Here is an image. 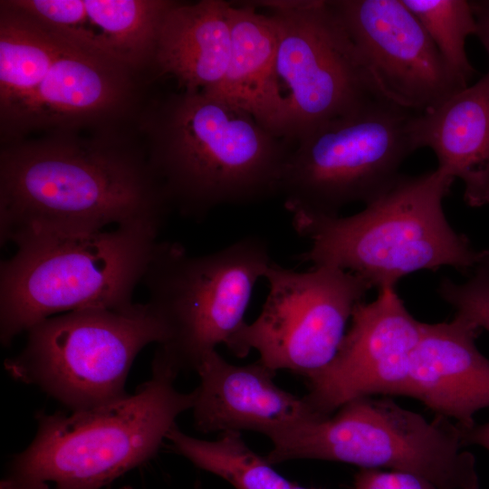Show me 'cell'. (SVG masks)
Instances as JSON below:
<instances>
[{
	"label": "cell",
	"instance_id": "1",
	"mask_svg": "<svg viewBox=\"0 0 489 489\" xmlns=\"http://www.w3.org/2000/svg\"><path fill=\"white\" fill-rule=\"evenodd\" d=\"M170 205L146 151L114 129L56 132L3 144L1 243L117 226L159 231Z\"/></svg>",
	"mask_w": 489,
	"mask_h": 489
},
{
	"label": "cell",
	"instance_id": "2",
	"mask_svg": "<svg viewBox=\"0 0 489 489\" xmlns=\"http://www.w3.org/2000/svg\"><path fill=\"white\" fill-rule=\"evenodd\" d=\"M139 126L170 206L196 218L219 206L279 193L293 147L244 109L204 91H179L154 101Z\"/></svg>",
	"mask_w": 489,
	"mask_h": 489
},
{
	"label": "cell",
	"instance_id": "3",
	"mask_svg": "<svg viewBox=\"0 0 489 489\" xmlns=\"http://www.w3.org/2000/svg\"><path fill=\"white\" fill-rule=\"evenodd\" d=\"M135 71L0 2L2 144L114 129L136 112Z\"/></svg>",
	"mask_w": 489,
	"mask_h": 489
},
{
	"label": "cell",
	"instance_id": "4",
	"mask_svg": "<svg viewBox=\"0 0 489 489\" xmlns=\"http://www.w3.org/2000/svg\"><path fill=\"white\" fill-rule=\"evenodd\" d=\"M454 180L437 168L417 177L401 175L360 213L292 219L311 243L298 259L350 272L378 291L421 270L474 271L489 251L475 249L446 220L443 200Z\"/></svg>",
	"mask_w": 489,
	"mask_h": 489
},
{
	"label": "cell",
	"instance_id": "5",
	"mask_svg": "<svg viewBox=\"0 0 489 489\" xmlns=\"http://www.w3.org/2000/svg\"><path fill=\"white\" fill-rule=\"evenodd\" d=\"M177 374L152 361L151 379L134 394L72 411L39 412L31 444L14 455L0 489H102L152 458L195 391L177 390Z\"/></svg>",
	"mask_w": 489,
	"mask_h": 489
},
{
	"label": "cell",
	"instance_id": "6",
	"mask_svg": "<svg viewBox=\"0 0 489 489\" xmlns=\"http://www.w3.org/2000/svg\"><path fill=\"white\" fill-rule=\"evenodd\" d=\"M158 230L117 226L28 235L0 266V340L8 345L59 312L127 311L158 244Z\"/></svg>",
	"mask_w": 489,
	"mask_h": 489
},
{
	"label": "cell",
	"instance_id": "7",
	"mask_svg": "<svg viewBox=\"0 0 489 489\" xmlns=\"http://www.w3.org/2000/svg\"><path fill=\"white\" fill-rule=\"evenodd\" d=\"M373 397L275 433L266 459L273 465L314 459L382 467L421 477L436 489H479L475 458L454 422L427 420L391 398Z\"/></svg>",
	"mask_w": 489,
	"mask_h": 489
},
{
	"label": "cell",
	"instance_id": "8",
	"mask_svg": "<svg viewBox=\"0 0 489 489\" xmlns=\"http://www.w3.org/2000/svg\"><path fill=\"white\" fill-rule=\"evenodd\" d=\"M273 261L259 236H246L210 254L191 255L177 243L158 242L143 278L148 303L167 326L154 358L177 374L227 346L246 322L256 283Z\"/></svg>",
	"mask_w": 489,
	"mask_h": 489
},
{
	"label": "cell",
	"instance_id": "9",
	"mask_svg": "<svg viewBox=\"0 0 489 489\" xmlns=\"http://www.w3.org/2000/svg\"><path fill=\"white\" fill-rule=\"evenodd\" d=\"M27 332L22 351L5 361L6 372L40 388L72 411L127 396V377L138 353L168 339L165 322L148 302L127 311L66 312Z\"/></svg>",
	"mask_w": 489,
	"mask_h": 489
},
{
	"label": "cell",
	"instance_id": "10",
	"mask_svg": "<svg viewBox=\"0 0 489 489\" xmlns=\"http://www.w3.org/2000/svg\"><path fill=\"white\" fill-rule=\"evenodd\" d=\"M414 114L390 101L368 105L317 127L293 144L279 193L292 218L339 216L374 200L401 176L413 153Z\"/></svg>",
	"mask_w": 489,
	"mask_h": 489
},
{
	"label": "cell",
	"instance_id": "11",
	"mask_svg": "<svg viewBox=\"0 0 489 489\" xmlns=\"http://www.w3.org/2000/svg\"><path fill=\"white\" fill-rule=\"evenodd\" d=\"M269 15L276 29V74L284 103L282 136L291 144L333 119L389 101L330 0H307L301 8Z\"/></svg>",
	"mask_w": 489,
	"mask_h": 489
},
{
	"label": "cell",
	"instance_id": "12",
	"mask_svg": "<svg viewBox=\"0 0 489 489\" xmlns=\"http://www.w3.org/2000/svg\"><path fill=\"white\" fill-rule=\"evenodd\" d=\"M264 278L269 292L260 314L226 348L240 358L256 350L270 369L308 378L334 358L354 308L371 287L350 272L327 265L299 272L272 262Z\"/></svg>",
	"mask_w": 489,
	"mask_h": 489
},
{
	"label": "cell",
	"instance_id": "13",
	"mask_svg": "<svg viewBox=\"0 0 489 489\" xmlns=\"http://www.w3.org/2000/svg\"><path fill=\"white\" fill-rule=\"evenodd\" d=\"M362 62L389 101L413 113L465 89L402 0H330Z\"/></svg>",
	"mask_w": 489,
	"mask_h": 489
},
{
	"label": "cell",
	"instance_id": "14",
	"mask_svg": "<svg viewBox=\"0 0 489 489\" xmlns=\"http://www.w3.org/2000/svg\"><path fill=\"white\" fill-rule=\"evenodd\" d=\"M378 292L373 302L356 305L331 362L306 378L309 390L303 398L319 417L360 398L405 396L423 322L408 311L396 287Z\"/></svg>",
	"mask_w": 489,
	"mask_h": 489
},
{
	"label": "cell",
	"instance_id": "15",
	"mask_svg": "<svg viewBox=\"0 0 489 489\" xmlns=\"http://www.w3.org/2000/svg\"><path fill=\"white\" fill-rule=\"evenodd\" d=\"M199 384L194 389L193 419L204 433L249 430L273 434L317 417L304 398L276 385L275 371L259 360L234 365L216 350L206 354L195 369Z\"/></svg>",
	"mask_w": 489,
	"mask_h": 489
},
{
	"label": "cell",
	"instance_id": "16",
	"mask_svg": "<svg viewBox=\"0 0 489 489\" xmlns=\"http://www.w3.org/2000/svg\"><path fill=\"white\" fill-rule=\"evenodd\" d=\"M481 330L455 313L450 321L423 322L412 353L405 396L461 428L489 408V360L477 349Z\"/></svg>",
	"mask_w": 489,
	"mask_h": 489
},
{
	"label": "cell",
	"instance_id": "17",
	"mask_svg": "<svg viewBox=\"0 0 489 489\" xmlns=\"http://www.w3.org/2000/svg\"><path fill=\"white\" fill-rule=\"evenodd\" d=\"M74 43L138 71L152 65L172 0H10Z\"/></svg>",
	"mask_w": 489,
	"mask_h": 489
},
{
	"label": "cell",
	"instance_id": "18",
	"mask_svg": "<svg viewBox=\"0 0 489 489\" xmlns=\"http://www.w3.org/2000/svg\"><path fill=\"white\" fill-rule=\"evenodd\" d=\"M413 145L431 149L437 168L465 185L471 207L489 205V71L437 106L414 114Z\"/></svg>",
	"mask_w": 489,
	"mask_h": 489
},
{
	"label": "cell",
	"instance_id": "19",
	"mask_svg": "<svg viewBox=\"0 0 489 489\" xmlns=\"http://www.w3.org/2000/svg\"><path fill=\"white\" fill-rule=\"evenodd\" d=\"M232 2L173 1L160 22L152 66L180 91H214L223 82L231 53Z\"/></svg>",
	"mask_w": 489,
	"mask_h": 489
},
{
	"label": "cell",
	"instance_id": "20",
	"mask_svg": "<svg viewBox=\"0 0 489 489\" xmlns=\"http://www.w3.org/2000/svg\"><path fill=\"white\" fill-rule=\"evenodd\" d=\"M241 3L232 4V43L225 75L221 84L207 93L244 109L283 138L284 103L276 74L275 25L269 14Z\"/></svg>",
	"mask_w": 489,
	"mask_h": 489
},
{
	"label": "cell",
	"instance_id": "21",
	"mask_svg": "<svg viewBox=\"0 0 489 489\" xmlns=\"http://www.w3.org/2000/svg\"><path fill=\"white\" fill-rule=\"evenodd\" d=\"M171 448L193 465L235 489H291L292 483L253 451L238 431L221 432L216 440L191 436L175 425L167 436Z\"/></svg>",
	"mask_w": 489,
	"mask_h": 489
},
{
	"label": "cell",
	"instance_id": "22",
	"mask_svg": "<svg viewBox=\"0 0 489 489\" xmlns=\"http://www.w3.org/2000/svg\"><path fill=\"white\" fill-rule=\"evenodd\" d=\"M420 22L446 65L465 85L475 73L465 52L467 36L475 34L476 23L465 0H402Z\"/></svg>",
	"mask_w": 489,
	"mask_h": 489
},
{
	"label": "cell",
	"instance_id": "23",
	"mask_svg": "<svg viewBox=\"0 0 489 489\" xmlns=\"http://www.w3.org/2000/svg\"><path fill=\"white\" fill-rule=\"evenodd\" d=\"M437 292L456 310V314L481 331H489V258L481 263L464 283L442 279Z\"/></svg>",
	"mask_w": 489,
	"mask_h": 489
},
{
	"label": "cell",
	"instance_id": "24",
	"mask_svg": "<svg viewBox=\"0 0 489 489\" xmlns=\"http://www.w3.org/2000/svg\"><path fill=\"white\" fill-rule=\"evenodd\" d=\"M353 489H436L428 481L398 471L361 468L354 479Z\"/></svg>",
	"mask_w": 489,
	"mask_h": 489
},
{
	"label": "cell",
	"instance_id": "25",
	"mask_svg": "<svg viewBox=\"0 0 489 489\" xmlns=\"http://www.w3.org/2000/svg\"><path fill=\"white\" fill-rule=\"evenodd\" d=\"M475 18L476 33L489 55V0L470 1Z\"/></svg>",
	"mask_w": 489,
	"mask_h": 489
},
{
	"label": "cell",
	"instance_id": "26",
	"mask_svg": "<svg viewBox=\"0 0 489 489\" xmlns=\"http://www.w3.org/2000/svg\"><path fill=\"white\" fill-rule=\"evenodd\" d=\"M457 427L465 447L478 446L489 452V421L480 425L475 423L468 428Z\"/></svg>",
	"mask_w": 489,
	"mask_h": 489
},
{
	"label": "cell",
	"instance_id": "27",
	"mask_svg": "<svg viewBox=\"0 0 489 489\" xmlns=\"http://www.w3.org/2000/svg\"><path fill=\"white\" fill-rule=\"evenodd\" d=\"M291 489H310V488H305L303 486H301L292 483Z\"/></svg>",
	"mask_w": 489,
	"mask_h": 489
},
{
	"label": "cell",
	"instance_id": "28",
	"mask_svg": "<svg viewBox=\"0 0 489 489\" xmlns=\"http://www.w3.org/2000/svg\"><path fill=\"white\" fill-rule=\"evenodd\" d=\"M123 489H129V488H123Z\"/></svg>",
	"mask_w": 489,
	"mask_h": 489
}]
</instances>
